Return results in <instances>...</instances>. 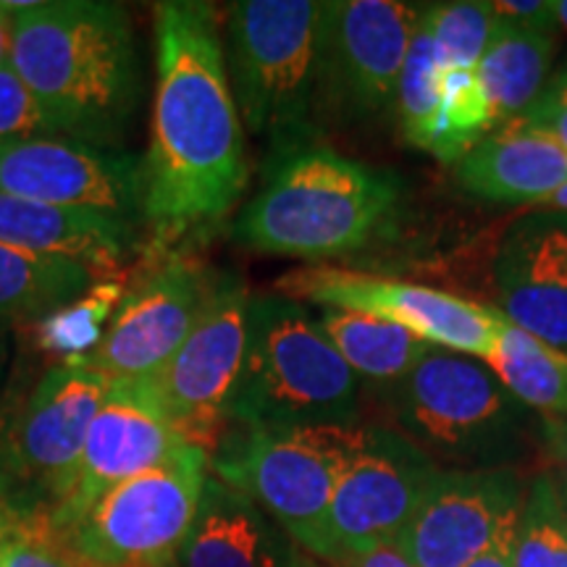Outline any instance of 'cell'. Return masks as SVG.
Here are the masks:
<instances>
[{
  "label": "cell",
  "mask_w": 567,
  "mask_h": 567,
  "mask_svg": "<svg viewBox=\"0 0 567 567\" xmlns=\"http://www.w3.org/2000/svg\"><path fill=\"white\" fill-rule=\"evenodd\" d=\"M557 21L567 30V0H557Z\"/></svg>",
  "instance_id": "60d3db41"
},
{
  "label": "cell",
  "mask_w": 567,
  "mask_h": 567,
  "mask_svg": "<svg viewBox=\"0 0 567 567\" xmlns=\"http://www.w3.org/2000/svg\"><path fill=\"white\" fill-rule=\"evenodd\" d=\"M425 6L396 0L323 3L316 116L358 124L394 109L396 84Z\"/></svg>",
  "instance_id": "9c48e42d"
},
{
  "label": "cell",
  "mask_w": 567,
  "mask_h": 567,
  "mask_svg": "<svg viewBox=\"0 0 567 567\" xmlns=\"http://www.w3.org/2000/svg\"><path fill=\"white\" fill-rule=\"evenodd\" d=\"M21 515H24V509L13 507L11 502H0V547H3L6 538L13 534V528H17Z\"/></svg>",
  "instance_id": "74e56055"
},
{
  "label": "cell",
  "mask_w": 567,
  "mask_h": 567,
  "mask_svg": "<svg viewBox=\"0 0 567 567\" xmlns=\"http://www.w3.org/2000/svg\"><path fill=\"white\" fill-rule=\"evenodd\" d=\"M155 97L142 158V221L161 245L221 221L245 195V126L210 3L153 6Z\"/></svg>",
  "instance_id": "6da1fadb"
},
{
  "label": "cell",
  "mask_w": 567,
  "mask_h": 567,
  "mask_svg": "<svg viewBox=\"0 0 567 567\" xmlns=\"http://www.w3.org/2000/svg\"><path fill=\"white\" fill-rule=\"evenodd\" d=\"M455 179L484 203L544 208L567 184V151L547 132L509 122L455 163Z\"/></svg>",
  "instance_id": "ac0fdd59"
},
{
  "label": "cell",
  "mask_w": 567,
  "mask_h": 567,
  "mask_svg": "<svg viewBox=\"0 0 567 567\" xmlns=\"http://www.w3.org/2000/svg\"><path fill=\"white\" fill-rule=\"evenodd\" d=\"M326 565L331 567H415L394 547H379L371 551H360V555H342V557H334Z\"/></svg>",
  "instance_id": "e575fe53"
},
{
  "label": "cell",
  "mask_w": 567,
  "mask_h": 567,
  "mask_svg": "<svg viewBox=\"0 0 567 567\" xmlns=\"http://www.w3.org/2000/svg\"><path fill=\"white\" fill-rule=\"evenodd\" d=\"M496 17L517 21V24L538 27V30H555L557 3L551 0H499L492 3Z\"/></svg>",
  "instance_id": "d6a6232c"
},
{
  "label": "cell",
  "mask_w": 567,
  "mask_h": 567,
  "mask_svg": "<svg viewBox=\"0 0 567 567\" xmlns=\"http://www.w3.org/2000/svg\"><path fill=\"white\" fill-rule=\"evenodd\" d=\"M323 3L239 0L226 21V74L243 126L271 153L316 132Z\"/></svg>",
  "instance_id": "5b68a950"
},
{
  "label": "cell",
  "mask_w": 567,
  "mask_h": 567,
  "mask_svg": "<svg viewBox=\"0 0 567 567\" xmlns=\"http://www.w3.org/2000/svg\"><path fill=\"white\" fill-rule=\"evenodd\" d=\"M425 24H429L436 59L444 71H476L494 34L496 13L492 3H478V0L439 3L425 9Z\"/></svg>",
  "instance_id": "f1b7e54d"
},
{
  "label": "cell",
  "mask_w": 567,
  "mask_h": 567,
  "mask_svg": "<svg viewBox=\"0 0 567 567\" xmlns=\"http://www.w3.org/2000/svg\"><path fill=\"white\" fill-rule=\"evenodd\" d=\"M481 363L528 410L567 421V352L544 344L502 316L492 352Z\"/></svg>",
  "instance_id": "cb8c5ba5"
},
{
  "label": "cell",
  "mask_w": 567,
  "mask_h": 567,
  "mask_svg": "<svg viewBox=\"0 0 567 567\" xmlns=\"http://www.w3.org/2000/svg\"><path fill=\"white\" fill-rule=\"evenodd\" d=\"M360 379L302 302L250 295L229 423L250 431L354 425Z\"/></svg>",
  "instance_id": "277c9868"
},
{
  "label": "cell",
  "mask_w": 567,
  "mask_h": 567,
  "mask_svg": "<svg viewBox=\"0 0 567 567\" xmlns=\"http://www.w3.org/2000/svg\"><path fill=\"white\" fill-rule=\"evenodd\" d=\"M13 13L11 66L69 140L116 151L140 103L132 21L122 3L40 0Z\"/></svg>",
  "instance_id": "7a4b0ae2"
},
{
  "label": "cell",
  "mask_w": 567,
  "mask_h": 567,
  "mask_svg": "<svg viewBox=\"0 0 567 567\" xmlns=\"http://www.w3.org/2000/svg\"><path fill=\"white\" fill-rule=\"evenodd\" d=\"M11 34H13V13L0 3V66L11 61Z\"/></svg>",
  "instance_id": "8d00e7d4"
},
{
  "label": "cell",
  "mask_w": 567,
  "mask_h": 567,
  "mask_svg": "<svg viewBox=\"0 0 567 567\" xmlns=\"http://www.w3.org/2000/svg\"><path fill=\"white\" fill-rule=\"evenodd\" d=\"M276 292L318 308H342L384 318L413 331L431 347L476 360L492 352L502 318L496 308H484L442 289L334 266L292 268L276 281Z\"/></svg>",
  "instance_id": "7c38bea8"
},
{
  "label": "cell",
  "mask_w": 567,
  "mask_h": 567,
  "mask_svg": "<svg viewBox=\"0 0 567 567\" xmlns=\"http://www.w3.org/2000/svg\"><path fill=\"white\" fill-rule=\"evenodd\" d=\"M563 499H565V520H567V494L563 492Z\"/></svg>",
  "instance_id": "ee69618b"
},
{
  "label": "cell",
  "mask_w": 567,
  "mask_h": 567,
  "mask_svg": "<svg viewBox=\"0 0 567 567\" xmlns=\"http://www.w3.org/2000/svg\"><path fill=\"white\" fill-rule=\"evenodd\" d=\"M250 292L234 279H218L193 334L158 373L145 381L172 429L200 450H218L229 425V402L243 371Z\"/></svg>",
  "instance_id": "30bf717a"
},
{
  "label": "cell",
  "mask_w": 567,
  "mask_h": 567,
  "mask_svg": "<svg viewBox=\"0 0 567 567\" xmlns=\"http://www.w3.org/2000/svg\"><path fill=\"white\" fill-rule=\"evenodd\" d=\"M0 193L142 221V158L69 137L3 140Z\"/></svg>",
  "instance_id": "9a60e30c"
},
{
  "label": "cell",
  "mask_w": 567,
  "mask_h": 567,
  "mask_svg": "<svg viewBox=\"0 0 567 567\" xmlns=\"http://www.w3.org/2000/svg\"><path fill=\"white\" fill-rule=\"evenodd\" d=\"M187 444L163 417L145 381H111V392L90 425L74 484L45 513L48 526L53 534H66L113 486L168 463Z\"/></svg>",
  "instance_id": "2e32d148"
},
{
  "label": "cell",
  "mask_w": 567,
  "mask_h": 567,
  "mask_svg": "<svg viewBox=\"0 0 567 567\" xmlns=\"http://www.w3.org/2000/svg\"><path fill=\"white\" fill-rule=\"evenodd\" d=\"M436 473L434 460L400 431L354 425L331 499L334 557L392 547Z\"/></svg>",
  "instance_id": "4fadbf2b"
},
{
  "label": "cell",
  "mask_w": 567,
  "mask_h": 567,
  "mask_svg": "<svg viewBox=\"0 0 567 567\" xmlns=\"http://www.w3.org/2000/svg\"><path fill=\"white\" fill-rule=\"evenodd\" d=\"M517 515H520V507L515 513H509L502 523L499 530H496L492 544L481 551V555L473 559L467 567H515V530H517Z\"/></svg>",
  "instance_id": "836d02e7"
},
{
  "label": "cell",
  "mask_w": 567,
  "mask_h": 567,
  "mask_svg": "<svg viewBox=\"0 0 567 567\" xmlns=\"http://www.w3.org/2000/svg\"><path fill=\"white\" fill-rule=\"evenodd\" d=\"M0 502H11L13 505V476H11V465H9V452H6V425L3 423H0Z\"/></svg>",
  "instance_id": "d590c367"
},
{
  "label": "cell",
  "mask_w": 567,
  "mask_h": 567,
  "mask_svg": "<svg viewBox=\"0 0 567 567\" xmlns=\"http://www.w3.org/2000/svg\"><path fill=\"white\" fill-rule=\"evenodd\" d=\"M499 260L534 281L567 287V210L536 213L515 224Z\"/></svg>",
  "instance_id": "83f0119b"
},
{
  "label": "cell",
  "mask_w": 567,
  "mask_h": 567,
  "mask_svg": "<svg viewBox=\"0 0 567 567\" xmlns=\"http://www.w3.org/2000/svg\"><path fill=\"white\" fill-rule=\"evenodd\" d=\"M0 549H3V547H0ZM0 567H3V559H0Z\"/></svg>",
  "instance_id": "bcb514c9"
},
{
  "label": "cell",
  "mask_w": 567,
  "mask_h": 567,
  "mask_svg": "<svg viewBox=\"0 0 567 567\" xmlns=\"http://www.w3.org/2000/svg\"><path fill=\"white\" fill-rule=\"evenodd\" d=\"M163 567H179V563H176V559H174V563H168V565H163Z\"/></svg>",
  "instance_id": "f6af8a7d"
},
{
  "label": "cell",
  "mask_w": 567,
  "mask_h": 567,
  "mask_svg": "<svg viewBox=\"0 0 567 567\" xmlns=\"http://www.w3.org/2000/svg\"><path fill=\"white\" fill-rule=\"evenodd\" d=\"M292 538L245 492L208 476L179 567H300Z\"/></svg>",
  "instance_id": "d6986e66"
},
{
  "label": "cell",
  "mask_w": 567,
  "mask_h": 567,
  "mask_svg": "<svg viewBox=\"0 0 567 567\" xmlns=\"http://www.w3.org/2000/svg\"><path fill=\"white\" fill-rule=\"evenodd\" d=\"M354 425L250 431L224 436L210 457L213 476L245 492L292 544L329 563L331 499Z\"/></svg>",
  "instance_id": "52a82bcc"
},
{
  "label": "cell",
  "mask_w": 567,
  "mask_h": 567,
  "mask_svg": "<svg viewBox=\"0 0 567 567\" xmlns=\"http://www.w3.org/2000/svg\"><path fill=\"white\" fill-rule=\"evenodd\" d=\"M111 379L76 363L55 365L6 425V452L13 476V505L48 513L74 484L84 442Z\"/></svg>",
  "instance_id": "8fae6325"
},
{
  "label": "cell",
  "mask_w": 567,
  "mask_h": 567,
  "mask_svg": "<svg viewBox=\"0 0 567 567\" xmlns=\"http://www.w3.org/2000/svg\"><path fill=\"white\" fill-rule=\"evenodd\" d=\"M95 268L69 255L0 245V316L48 318L82 300Z\"/></svg>",
  "instance_id": "7402d4cb"
},
{
  "label": "cell",
  "mask_w": 567,
  "mask_h": 567,
  "mask_svg": "<svg viewBox=\"0 0 567 567\" xmlns=\"http://www.w3.org/2000/svg\"><path fill=\"white\" fill-rule=\"evenodd\" d=\"M318 323L358 379L386 386L400 384L431 350L413 331L354 310L321 308Z\"/></svg>",
  "instance_id": "603a6c76"
},
{
  "label": "cell",
  "mask_w": 567,
  "mask_h": 567,
  "mask_svg": "<svg viewBox=\"0 0 567 567\" xmlns=\"http://www.w3.org/2000/svg\"><path fill=\"white\" fill-rule=\"evenodd\" d=\"M3 567H92L48 526L45 513H24L0 549Z\"/></svg>",
  "instance_id": "f546056e"
},
{
  "label": "cell",
  "mask_w": 567,
  "mask_h": 567,
  "mask_svg": "<svg viewBox=\"0 0 567 567\" xmlns=\"http://www.w3.org/2000/svg\"><path fill=\"white\" fill-rule=\"evenodd\" d=\"M557 452H559V460H563V471H565V494H567V423H563V429H559Z\"/></svg>",
  "instance_id": "f35d334b"
},
{
  "label": "cell",
  "mask_w": 567,
  "mask_h": 567,
  "mask_svg": "<svg viewBox=\"0 0 567 567\" xmlns=\"http://www.w3.org/2000/svg\"><path fill=\"white\" fill-rule=\"evenodd\" d=\"M400 176L313 140L271 153L264 184L234 218L245 250L321 260L354 252L394 221Z\"/></svg>",
  "instance_id": "3957f363"
},
{
  "label": "cell",
  "mask_w": 567,
  "mask_h": 567,
  "mask_svg": "<svg viewBox=\"0 0 567 567\" xmlns=\"http://www.w3.org/2000/svg\"><path fill=\"white\" fill-rule=\"evenodd\" d=\"M137 221L111 213L69 210L0 193V245L69 255L92 268L113 264L134 245Z\"/></svg>",
  "instance_id": "ffe728a7"
},
{
  "label": "cell",
  "mask_w": 567,
  "mask_h": 567,
  "mask_svg": "<svg viewBox=\"0 0 567 567\" xmlns=\"http://www.w3.org/2000/svg\"><path fill=\"white\" fill-rule=\"evenodd\" d=\"M40 137H63V134L9 61L0 66V142Z\"/></svg>",
  "instance_id": "4dcf8cb0"
},
{
  "label": "cell",
  "mask_w": 567,
  "mask_h": 567,
  "mask_svg": "<svg viewBox=\"0 0 567 567\" xmlns=\"http://www.w3.org/2000/svg\"><path fill=\"white\" fill-rule=\"evenodd\" d=\"M526 488L509 467H439L392 547L415 567H467L484 551Z\"/></svg>",
  "instance_id": "e0dca14e"
},
{
  "label": "cell",
  "mask_w": 567,
  "mask_h": 567,
  "mask_svg": "<svg viewBox=\"0 0 567 567\" xmlns=\"http://www.w3.org/2000/svg\"><path fill=\"white\" fill-rule=\"evenodd\" d=\"M216 281L195 260H168L124 297L101 342L66 363L90 368L111 381L151 379L193 334Z\"/></svg>",
  "instance_id": "5bb4252c"
},
{
  "label": "cell",
  "mask_w": 567,
  "mask_h": 567,
  "mask_svg": "<svg viewBox=\"0 0 567 567\" xmlns=\"http://www.w3.org/2000/svg\"><path fill=\"white\" fill-rule=\"evenodd\" d=\"M499 313L526 334L567 352V287L534 281L502 260H496Z\"/></svg>",
  "instance_id": "484cf974"
},
{
  "label": "cell",
  "mask_w": 567,
  "mask_h": 567,
  "mask_svg": "<svg viewBox=\"0 0 567 567\" xmlns=\"http://www.w3.org/2000/svg\"><path fill=\"white\" fill-rule=\"evenodd\" d=\"M555 53V30H538L496 17L494 34L476 69L494 130L520 118L538 101L549 82Z\"/></svg>",
  "instance_id": "44dd1931"
},
{
  "label": "cell",
  "mask_w": 567,
  "mask_h": 567,
  "mask_svg": "<svg viewBox=\"0 0 567 567\" xmlns=\"http://www.w3.org/2000/svg\"><path fill=\"white\" fill-rule=\"evenodd\" d=\"M444 69L436 59L434 40H431L425 13L408 48L405 66H402L400 84H396V116H400L402 134L410 145L429 151L434 147L439 111H442Z\"/></svg>",
  "instance_id": "d4e9b609"
},
{
  "label": "cell",
  "mask_w": 567,
  "mask_h": 567,
  "mask_svg": "<svg viewBox=\"0 0 567 567\" xmlns=\"http://www.w3.org/2000/svg\"><path fill=\"white\" fill-rule=\"evenodd\" d=\"M3 365H6V339H3V331H0V379H3Z\"/></svg>",
  "instance_id": "b9f144b4"
},
{
  "label": "cell",
  "mask_w": 567,
  "mask_h": 567,
  "mask_svg": "<svg viewBox=\"0 0 567 567\" xmlns=\"http://www.w3.org/2000/svg\"><path fill=\"white\" fill-rule=\"evenodd\" d=\"M210 455L187 444L153 471L113 486L61 542L92 567H163L193 528Z\"/></svg>",
  "instance_id": "ba28073f"
},
{
  "label": "cell",
  "mask_w": 567,
  "mask_h": 567,
  "mask_svg": "<svg viewBox=\"0 0 567 567\" xmlns=\"http://www.w3.org/2000/svg\"><path fill=\"white\" fill-rule=\"evenodd\" d=\"M544 210H567V184L547 205H544Z\"/></svg>",
  "instance_id": "ab89813d"
},
{
  "label": "cell",
  "mask_w": 567,
  "mask_h": 567,
  "mask_svg": "<svg viewBox=\"0 0 567 567\" xmlns=\"http://www.w3.org/2000/svg\"><path fill=\"white\" fill-rule=\"evenodd\" d=\"M300 567H331V565H326V563H321V559H313V557H305V559H300Z\"/></svg>",
  "instance_id": "7bdbcfd3"
},
{
  "label": "cell",
  "mask_w": 567,
  "mask_h": 567,
  "mask_svg": "<svg viewBox=\"0 0 567 567\" xmlns=\"http://www.w3.org/2000/svg\"><path fill=\"white\" fill-rule=\"evenodd\" d=\"M515 567H567V520L563 488L538 476L523 496L515 530Z\"/></svg>",
  "instance_id": "4316f807"
},
{
  "label": "cell",
  "mask_w": 567,
  "mask_h": 567,
  "mask_svg": "<svg viewBox=\"0 0 567 567\" xmlns=\"http://www.w3.org/2000/svg\"><path fill=\"white\" fill-rule=\"evenodd\" d=\"M392 389L400 434L431 460L505 467L528 442L530 415L523 402L476 358L431 347Z\"/></svg>",
  "instance_id": "8992f818"
},
{
  "label": "cell",
  "mask_w": 567,
  "mask_h": 567,
  "mask_svg": "<svg viewBox=\"0 0 567 567\" xmlns=\"http://www.w3.org/2000/svg\"><path fill=\"white\" fill-rule=\"evenodd\" d=\"M515 122L534 126L538 132H547L551 140H557L567 151V66L551 76L547 87L538 95V101Z\"/></svg>",
  "instance_id": "1f68e13d"
}]
</instances>
